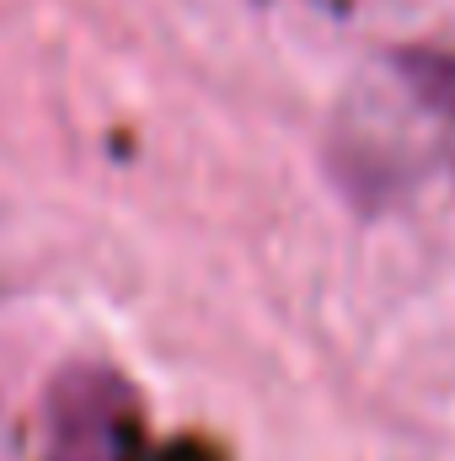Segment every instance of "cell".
Segmentation results:
<instances>
[{
	"label": "cell",
	"instance_id": "1",
	"mask_svg": "<svg viewBox=\"0 0 455 461\" xmlns=\"http://www.w3.org/2000/svg\"><path fill=\"white\" fill-rule=\"evenodd\" d=\"M402 76L413 86V97L440 113L455 129V54H429V49H413L402 54Z\"/></svg>",
	"mask_w": 455,
	"mask_h": 461
}]
</instances>
